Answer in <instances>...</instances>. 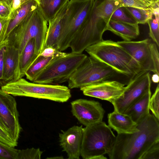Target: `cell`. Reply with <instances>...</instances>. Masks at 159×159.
<instances>
[{
    "label": "cell",
    "mask_w": 159,
    "mask_h": 159,
    "mask_svg": "<svg viewBox=\"0 0 159 159\" xmlns=\"http://www.w3.org/2000/svg\"><path fill=\"white\" fill-rule=\"evenodd\" d=\"M139 130L131 134H119L110 159H140L152 144L159 141V120L149 113L137 124Z\"/></svg>",
    "instance_id": "obj_1"
},
{
    "label": "cell",
    "mask_w": 159,
    "mask_h": 159,
    "mask_svg": "<svg viewBox=\"0 0 159 159\" xmlns=\"http://www.w3.org/2000/svg\"><path fill=\"white\" fill-rule=\"evenodd\" d=\"M85 50L90 56L107 65L119 74L132 78L142 71L134 58L117 42L103 39Z\"/></svg>",
    "instance_id": "obj_2"
},
{
    "label": "cell",
    "mask_w": 159,
    "mask_h": 159,
    "mask_svg": "<svg viewBox=\"0 0 159 159\" xmlns=\"http://www.w3.org/2000/svg\"><path fill=\"white\" fill-rule=\"evenodd\" d=\"M48 25V20L38 6L13 30L6 41L18 49L20 55L27 43L34 39L39 54L44 47Z\"/></svg>",
    "instance_id": "obj_3"
},
{
    "label": "cell",
    "mask_w": 159,
    "mask_h": 159,
    "mask_svg": "<svg viewBox=\"0 0 159 159\" xmlns=\"http://www.w3.org/2000/svg\"><path fill=\"white\" fill-rule=\"evenodd\" d=\"M116 139L111 128L104 122L86 126L80 156L84 159H107L104 155L111 152Z\"/></svg>",
    "instance_id": "obj_4"
},
{
    "label": "cell",
    "mask_w": 159,
    "mask_h": 159,
    "mask_svg": "<svg viewBox=\"0 0 159 159\" xmlns=\"http://www.w3.org/2000/svg\"><path fill=\"white\" fill-rule=\"evenodd\" d=\"M5 93L15 96H25L60 102L67 101L71 97L70 89L58 84L29 82L21 78L1 87Z\"/></svg>",
    "instance_id": "obj_5"
},
{
    "label": "cell",
    "mask_w": 159,
    "mask_h": 159,
    "mask_svg": "<svg viewBox=\"0 0 159 159\" xmlns=\"http://www.w3.org/2000/svg\"><path fill=\"white\" fill-rule=\"evenodd\" d=\"M94 0H69L63 20L58 49L63 51L70 43L87 20Z\"/></svg>",
    "instance_id": "obj_6"
},
{
    "label": "cell",
    "mask_w": 159,
    "mask_h": 159,
    "mask_svg": "<svg viewBox=\"0 0 159 159\" xmlns=\"http://www.w3.org/2000/svg\"><path fill=\"white\" fill-rule=\"evenodd\" d=\"M87 57L82 53L71 52L57 57L48 65L33 82L58 84L68 81Z\"/></svg>",
    "instance_id": "obj_7"
},
{
    "label": "cell",
    "mask_w": 159,
    "mask_h": 159,
    "mask_svg": "<svg viewBox=\"0 0 159 159\" xmlns=\"http://www.w3.org/2000/svg\"><path fill=\"white\" fill-rule=\"evenodd\" d=\"M119 74L106 64L90 56H87L69 78L68 88H80L111 80Z\"/></svg>",
    "instance_id": "obj_8"
},
{
    "label": "cell",
    "mask_w": 159,
    "mask_h": 159,
    "mask_svg": "<svg viewBox=\"0 0 159 159\" xmlns=\"http://www.w3.org/2000/svg\"><path fill=\"white\" fill-rule=\"evenodd\" d=\"M117 43L134 58L142 71H151L159 75L158 47L150 39L139 41L124 40Z\"/></svg>",
    "instance_id": "obj_9"
},
{
    "label": "cell",
    "mask_w": 159,
    "mask_h": 159,
    "mask_svg": "<svg viewBox=\"0 0 159 159\" xmlns=\"http://www.w3.org/2000/svg\"><path fill=\"white\" fill-rule=\"evenodd\" d=\"M98 0H94V4L85 24L71 42L70 47L71 52L81 53L88 47L103 40L106 24L97 12L96 7Z\"/></svg>",
    "instance_id": "obj_10"
},
{
    "label": "cell",
    "mask_w": 159,
    "mask_h": 159,
    "mask_svg": "<svg viewBox=\"0 0 159 159\" xmlns=\"http://www.w3.org/2000/svg\"><path fill=\"white\" fill-rule=\"evenodd\" d=\"M150 72L142 71L132 78L123 95L111 102L114 110L124 113L136 101L150 89Z\"/></svg>",
    "instance_id": "obj_11"
},
{
    "label": "cell",
    "mask_w": 159,
    "mask_h": 159,
    "mask_svg": "<svg viewBox=\"0 0 159 159\" xmlns=\"http://www.w3.org/2000/svg\"><path fill=\"white\" fill-rule=\"evenodd\" d=\"M0 118L13 141L17 145L21 128L16 101L0 89Z\"/></svg>",
    "instance_id": "obj_12"
},
{
    "label": "cell",
    "mask_w": 159,
    "mask_h": 159,
    "mask_svg": "<svg viewBox=\"0 0 159 159\" xmlns=\"http://www.w3.org/2000/svg\"><path fill=\"white\" fill-rule=\"evenodd\" d=\"M73 115L85 126L102 121L105 111L98 101L79 99L71 103Z\"/></svg>",
    "instance_id": "obj_13"
},
{
    "label": "cell",
    "mask_w": 159,
    "mask_h": 159,
    "mask_svg": "<svg viewBox=\"0 0 159 159\" xmlns=\"http://www.w3.org/2000/svg\"><path fill=\"white\" fill-rule=\"evenodd\" d=\"M80 89L86 96L107 101L111 103L123 95L125 87L124 84L118 81L109 80Z\"/></svg>",
    "instance_id": "obj_14"
},
{
    "label": "cell",
    "mask_w": 159,
    "mask_h": 159,
    "mask_svg": "<svg viewBox=\"0 0 159 159\" xmlns=\"http://www.w3.org/2000/svg\"><path fill=\"white\" fill-rule=\"evenodd\" d=\"M83 132L82 125H74L59 134L60 145L67 153L68 159H80Z\"/></svg>",
    "instance_id": "obj_15"
},
{
    "label": "cell",
    "mask_w": 159,
    "mask_h": 159,
    "mask_svg": "<svg viewBox=\"0 0 159 159\" xmlns=\"http://www.w3.org/2000/svg\"><path fill=\"white\" fill-rule=\"evenodd\" d=\"M19 58L18 49L7 42L4 58L2 86L20 79Z\"/></svg>",
    "instance_id": "obj_16"
},
{
    "label": "cell",
    "mask_w": 159,
    "mask_h": 159,
    "mask_svg": "<svg viewBox=\"0 0 159 159\" xmlns=\"http://www.w3.org/2000/svg\"><path fill=\"white\" fill-rule=\"evenodd\" d=\"M69 1H66L58 10L54 16L48 21V25L43 48L48 47H52L58 49V46L62 29L63 20Z\"/></svg>",
    "instance_id": "obj_17"
},
{
    "label": "cell",
    "mask_w": 159,
    "mask_h": 159,
    "mask_svg": "<svg viewBox=\"0 0 159 159\" xmlns=\"http://www.w3.org/2000/svg\"><path fill=\"white\" fill-rule=\"evenodd\" d=\"M108 125L119 134H131L138 131L137 124L128 115L114 110L108 114Z\"/></svg>",
    "instance_id": "obj_18"
},
{
    "label": "cell",
    "mask_w": 159,
    "mask_h": 159,
    "mask_svg": "<svg viewBox=\"0 0 159 159\" xmlns=\"http://www.w3.org/2000/svg\"><path fill=\"white\" fill-rule=\"evenodd\" d=\"M105 30L112 32L125 41H132L140 34L138 24H131L112 20L106 24Z\"/></svg>",
    "instance_id": "obj_19"
},
{
    "label": "cell",
    "mask_w": 159,
    "mask_h": 159,
    "mask_svg": "<svg viewBox=\"0 0 159 159\" xmlns=\"http://www.w3.org/2000/svg\"><path fill=\"white\" fill-rule=\"evenodd\" d=\"M151 96L150 89L134 102L124 114L129 115L137 124L150 113L149 103Z\"/></svg>",
    "instance_id": "obj_20"
},
{
    "label": "cell",
    "mask_w": 159,
    "mask_h": 159,
    "mask_svg": "<svg viewBox=\"0 0 159 159\" xmlns=\"http://www.w3.org/2000/svg\"><path fill=\"white\" fill-rule=\"evenodd\" d=\"M39 4L36 0H28L23 3L19 8L12 12L4 42L7 41L9 35L13 30L30 12L36 8Z\"/></svg>",
    "instance_id": "obj_21"
},
{
    "label": "cell",
    "mask_w": 159,
    "mask_h": 159,
    "mask_svg": "<svg viewBox=\"0 0 159 159\" xmlns=\"http://www.w3.org/2000/svg\"><path fill=\"white\" fill-rule=\"evenodd\" d=\"M39 55L36 51L35 39H32L27 43L20 55V79L25 75L26 71Z\"/></svg>",
    "instance_id": "obj_22"
},
{
    "label": "cell",
    "mask_w": 159,
    "mask_h": 159,
    "mask_svg": "<svg viewBox=\"0 0 159 159\" xmlns=\"http://www.w3.org/2000/svg\"><path fill=\"white\" fill-rule=\"evenodd\" d=\"M57 57H46L39 55L26 71V78L33 82L48 65Z\"/></svg>",
    "instance_id": "obj_23"
},
{
    "label": "cell",
    "mask_w": 159,
    "mask_h": 159,
    "mask_svg": "<svg viewBox=\"0 0 159 159\" xmlns=\"http://www.w3.org/2000/svg\"><path fill=\"white\" fill-rule=\"evenodd\" d=\"M120 7L118 0H103L97 3L96 7L98 16L106 24L110 20L114 12Z\"/></svg>",
    "instance_id": "obj_24"
},
{
    "label": "cell",
    "mask_w": 159,
    "mask_h": 159,
    "mask_svg": "<svg viewBox=\"0 0 159 159\" xmlns=\"http://www.w3.org/2000/svg\"><path fill=\"white\" fill-rule=\"evenodd\" d=\"M69 0H41L39 7L48 21L52 19L56 13L67 1Z\"/></svg>",
    "instance_id": "obj_25"
},
{
    "label": "cell",
    "mask_w": 159,
    "mask_h": 159,
    "mask_svg": "<svg viewBox=\"0 0 159 159\" xmlns=\"http://www.w3.org/2000/svg\"><path fill=\"white\" fill-rule=\"evenodd\" d=\"M158 7L157 6L153 8L148 9L133 7H124L138 24H144L147 23L149 20L152 18L154 9Z\"/></svg>",
    "instance_id": "obj_26"
},
{
    "label": "cell",
    "mask_w": 159,
    "mask_h": 159,
    "mask_svg": "<svg viewBox=\"0 0 159 159\" xmlns=\"http://www.w3.org/2000/svg\"><path fill=\"white\" fill-rule=\"evenodd\" d=\"M120 7L152 9L159 6V0H118Z\"/></svg>",
    "instance_id": "obj_27"
},
{
    "label": "cell",
    "mask_w": 159,
    "mask_h": 159,
    "mask_svg": "<svg viewBox=\"0 0 159 159\" xmlns=\"http://www.w3.org/2000/svg\"><path fill=\"white\" fill-rule=\"evenodd\" d=\"M159 12H155L147 23L149 27V35L157 46H159Z\"/></svg>",
    "instance_id": "obj_28"
},
{
    "label": "cell",
    "mask_w": 159,
    "mask_h": 159,
    "mask_svg": "<svg viewBox=\"0 0 159 159\" xmlns=\"http://www.w3.org/2000/svg\"><path fill=\"white\" fill-rule=\"evenodd\" d=\"M110 20L131 24H138L124 7L117 8L113 13Z\"/></svg>",
    "instance_id": "obj_29"
},
{
    "label": "cell",
    "mask_w": 159,
    "mask_h": 159,
    "mask_svg": "<svg viewBox=\"0 0 159 159\" xmlns=\"http://www.w3.org/2000/svg\"><path fill=\"white\" fill-rule=\"evenodd\" d=\"M43 153L39 148L19 150L17 159H40Z\"/></svg>",
    "instance_id": "obj_30"
},
{
    "label": "cell",
    "mask_w": 159,
    "mask_h": 159,
    "mask_svg": "<svg viewBox=\"0 0 159 159\" xmlns=\"http://www.w3.org/2000/svg\"><path fill=\"white\" fill-rule=\"evenodd\" d=\"M18 151L0 141V159H17Z\"/></svg>",
    "instance_id": "obj_31"
},
{
    "label": "cell",
    "mask_w": 159,
    "mask_h": 159,
    "mask_svg": "<svg viewBox=\"0 0 159 159\" xmlns=\"http://www.w3.org/2000/svg\"><path fill=\"white\" fill-rule=\"evenodd\" d=\"M149 109L152 114L159 120V85L158 84L155 91L150 98Z\"/></svg>",
    "instance_id": "obj_32"
},
{
    "label": "cell",
    "mask_w": 159,
    "mask_h": 159,
    "mask_svg": "<svg viewBox=\"0 0 159 159\" xmlns=\"http://www.w3.org/2000/svg\"><path fill=\"white\" fill-rule=\"evenodd\" d=\"M140 159H159V141L156 142L148 149Z\"/></svg>",
    "instance_id": "obj_33"
},
{
    "label": "cell",
    "mask_w": 159,
    "mask_h": 159,
    "mask_svg": "<svg viewBox=\"0 0 159 159\" xmlns=\"http://www.w3.org/2000/svg\"><path fill=\"white\" fill-rule=\"evenodd\" d=\"M66 54L55 48L48 47L43 48L39 55L46 57H55L64 56Z\"/></svg>",
    "instance_id": "obj_34"
},
{
    "label": "cell",
    "mask_w": 159,
    "mask_h": 159,
    "mask_svg": "<svg viewBox=\"0 0 159 159\" xmlns=\"http://www.w3.org/2000/svg\"><path fill=\"white\" fill-rule=\"evenodd\" d=\"M10 20V16L8 18L0 17V45L4 42Z\"/></svg>",
    "instance_id": "obj_35"
},
{
    "label": "cell",
    "mask_w": 159,
    "mask_h": 159,
    "mask_svg": "<svg viewBox=\"0 0 159 159\" xmlns=\"http://www.w3.org/2000/svg\"><path fill=\"white\" fill-rule=\"evenodd\" d=\"M7 41L5 42L0 45V86L2 87V80L4 67V62Z\"/></svg>",
    "instance_id": "obj_36"
},
{
    "label": "cell",
    "mask_w": 159,
    "mask_h": 159,
    "mask_svg": "<svg viewBox=\"0 0 159 159\" xmlns=\"http://www.w3.org/2000/svg\"><path fill=\"white\" fill-rule=\"evenodd\" d=\"M0 141L11 147H15L17 146L13 141L8 133L0 127Z\"/></svg>",
    "instance_id": "obj_37"
},
{
    "label": "cell",
    "mask_w": 159,
    "mask_h": 159,
    "mask_svg": "<svg viewBox=\"0 0 159 159\" xmlns=\"http://www.w3.org/2000/svg\"><path fill=\"white\" fill-rule=\"evenodd\" d=\"M12 11L11 7L5 2H0V17L3 18L9 17Z\"/></svg>",
    "instance_id": "obj_38"
},
{
    "label": "cell",
    "mask_w": 159,
    "mask_h": 159,
    "mask_svg": "<svg viewBox=\"0 0 159 159\" xmlns=\"http://www.w3.org/2000/svg\"><path fill=\"white\" fill-rule=\"evenodd\" d=\"M24 2L22 0H13L11 5L12 12L14 11L19 8L21 4Z\"/></svg>",
    "instance_id": "obj_39"
},
{
    "label": "cell",
    "mask_w": 159,
    "mask_h": 159,
    "mask_svg": "<svg viewBox=\"0 0 159 159\" xmlns=\"http://www.w3.org/2000/svg\"><path fill=\"white\" fill-rule=\"evenodd\" d=\"M151 80L153 83H158L159 81V75L154 73L152 76Z\"/></svg>",
    "instance_id": "obj_40"
},
{
    "label": "cell",
    "mask_w": 159,
    "mask_h": 159,
    "mask_svg": "<svg viewBox=\"0 0 159 159\" xmlns=\"http://www.w3.org/2000/svg\"><path fill=\"white\" fill-rule=\"evenodd\" d=\"M0 127L1 128H2V129H3L5 130H6V131H7V132L5 126L4 125H3L2 122V121L0 118Z\"/></svg>",
    "instance_id": "obj_41"
},
{
    "label": "cell",
    "mask_w": 159,
    "mask_h": 159,
    "mask_svg": "<svg viewBox=\"0 0 159 159\" xmlns=\"http://www.w3.org/2000/svg\"><path fill=\"white\" fill-rule=\"evenodd\" d=\"M64 158L62 156H57V157H48L47 159H63Z\"/></svg>",
    "instance_id": "obj_42"
},
{
    "label": "cell",
    "mask_w": 159,
    "mask_h": 159,
    "mask_svg": "<svg viewBox=\"0 0 159 159\" xmlns=\"http://www.w3.org/2000/svg\"><path fill=\"white\" fill-rule=\"evenodd\" d=\"M5 2L7 3L8 5H10V4L9 0H0V2Z\"/></svg>",
    "instance_id": "obj_43"
},
{
    "label": "cell",
    "mask_w": 159,
    "mask_h": 159,
    "mask_svg": "<svg viewBox=\"0 0 159 159\" xmlns=\"http://www.w3.org/2000/svg\"><path fill=\"white\" fill-rule=\"evenodd\" d=\"M9 0V2H10V5H11V4L12 3V2L13 0Z\"/></svg>",
    "instance_id": "obj_44"
},
{
    "label": "cell",
    "mask_w": 159,
    "mask_h": 159,
    "mask_svg": "<svg viewBox=\"0 0 159 159\" xmlns=\"http://www.w3.org/2000/svg\"><path fill=\"white\" fill-rule=\"evenodd\" d=\"M36 1H37L39 3V2L41 0H36Z\"/></svg>",
    "instance_id": "obj_45"
},
{
    "label": "cell",
    "mask_w": 159,
    "mask_h": 159,
    "mask_svg": "<svg viewBox=\"0 0 159 159\" xmlns=\"http://www.w3.org/2000/svg\"><path fill=\"white\" fill-rule=\"evenodd\" d=\"M23 0V1L25 2V1H27V0Z\"/></svg>",
    "instance_id": "obj_46"
}]
</instances>
